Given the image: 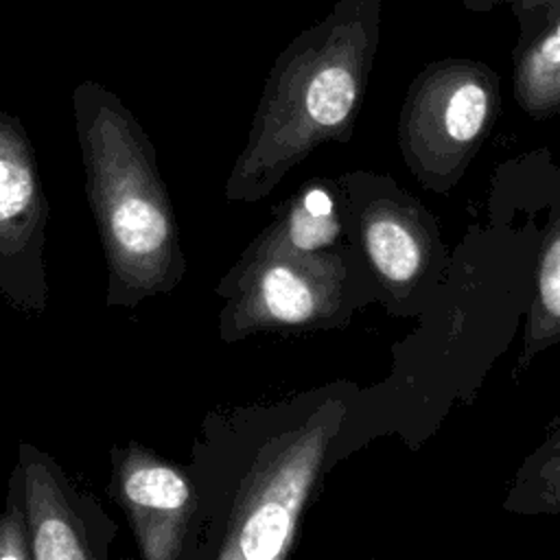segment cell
I'll return each mask as SVG.
<instances>
[{
  "label": "cell",
  "instance_id": "6da1fadb",
  "mask_svg": "<svg viewBox=\"0 0 560 560\" xmlns=\"http://www.w3.org/2000/svg\"><path fill=\"white\" fill-rule=\"evenodd\" d=\"M85 197L105 260V306L136 308L171 293L186 273L175 206L153 140L107 88L72 92Z\"/></svg>",
  "mask_w": 560,
  "mask_h": 560
},
{
  "label": "cell",
  "instance_id": "7a4b0ae2",
  "mask_svg": "<svg viewBox=\"0 0 560 560\" xmlns=\"http://www.w3.org/2000/svg\"><path fill=\"white\" fill-rule=\"evenodd\" d=\"M381 0H339L278 57L225 197H262L315 144L350 125L378 44Z\"/></svg>",
  "mask_w": 560,
  "mask_h": 560
},
{
  "label": "cell",
  "instance_id": "3957f363",
  "mask_svg": "<svg viewBox=\"0 0 560 560\" xmlns=\"http://www.w3.org/2000/svg\"><path fill=\"white\" fill-rule=\"evenodd\" d=\"M326 260L280 247L265 232L217 287L225 298L219 315L221 339L234 341L269 326H300L330 313L337 271L326 273Z\"/></svg>",
  "mask_w": 560,
  "mask_h": 560
},
{
  "label": "cell",
  "instance_id": "277c9868",
  "mask_svg": "<svg viewBox=\"0 0 560 560\" xmlns=\"http://www.w3.org/2000/svg\"><path fill=\"white\" fill-rule=\"evenodd\" d=\"M48 219L35 147L22 120L0 109V298L26 317L48 306Z\"/></svg>",
  "mask_w": 560,
  "mask_h": 560
},
{
  "label": "cell",
  "instance_id": "5b68a950",
  "mask_svg": "<svg viewBox=\"0 0 560 560\" xmlns=\"http://www.w3.org/2000/svg\"><path fill=\"white\" fill-rule=\"evenodd\" d=\"M497 105V77L488 66L468 59L433 63L416 79L402 112L407 160L422 173H446L479 142Z\"/></svg>",
  "mask_w": 560,
  "mask_h": 560
},
{
  "label": "cell",
  "instance_id": "8992f818",
  "mask_svg": "<svg viewBox=\"0 0 560 560\" xmlns=\"http://www.w3.org/2000/svg\"><path fill=\"white\" fill-rule=\"evenodd\" d=\"M109 466L107 494L127 516L140 558H186L197 514L190 472L138 440L114 444Z\"/></svg>",
  "mask_w": 560,
  "mask_h": 560
},
{
  "label": "cell",
  "instance_id": "52a82bcc",
  "mask_svg": "<svg viewBox=\"0 0 560 560\" xmlns=\"http://www.w3.org/2000/svg\"><path fill=\"white\" fill-rule=\"evenodd\" d=\"M18 470L33 560H105L116 521L39 446L18 444Z\"/></svg>",
  "mask_w": 560,
  "mask_h": 560
},
{
  "label": "cell",
  "instance_id": "ba28073f",
  "mask_svg": "<svg viewBox=\"0 0 560 560\" xmlns=\"http://www.w3.org/2000/svg\"><path fill=\"white\" fill-rule=\"evenodd\" d=\"M363 245L381 280L409 284L424 267L422 234L413 228L411 214L376 208L363 217Z\"/></svg>",
  "mask_w": 560,
  "mask_h": 560
},
{
  "label": "cell",
  "instance_id": "9c48e42d",
  "mask_svg": "<svg viewBox=\"0 0 560 560\" xmlns=\"http://www.w3.org/2000/svg\"><path fill=\"white\" fill-rule=\"evenodd\" d=\"M514 94L532 116H547L560 109V11L521 44Z\"/></svg>",
  "mask_w": 560,
  "mask_h": 560
},
{
  "label": "cell",
  "instance_id": "30bf717a",
  "mask_svg": "<svg viewBox=\"0 0 560 560\" xmlns=\"http://www.w3.org/2000/svg\"><path fill=\"white\" fill-rule=\"evenodd\" d=\"M291 249L315 252L330 245L341 225L335 217V203L326 188L311 186L293 201L289 214L284 217V232L269 225Z\"/></svg>",
  "mask_w": 560,
  "mask_h": 560
},
{
  "label": "cell",
  "instance_id": "8fae6325",
  "mask_svg": "<svg viewBox=\"0 0 560 560\" xmlns=\"http://www.w3.org/2000/svg\"><path fill=\"white\" fill-rule=\"evenodd\" d=\"M516 505L529 512H553L560 510V435L547 442L523 468Z\"/></svg>",
  "mask_w": 560,
  "mask_h": 560
},
{
  "label": "cell",
  "instance_id": "7c38bea8",
  "mask_svg": "<svg viewBox=\"0 0 560 560\" xmlns=\"http://www.w3.org/2000/svg\"><path fill=\"white\" fill-rule=\"evenodd\" d=\"M558 335H560V225L553 232L551 241L547 243V249L540 260L538 302H536L532 328H529V341L536 339V343L529 346L527 352L540 350L542 343L556 339Z\"/></svg>",
  "mask_w": 560,
  "mask_h": 560
},
{
  "label": "cell",
  "instance_id": "4fadbf2b",
  "mask_svg": "<svg viewBox=\"0 0 560 560\" xmlns=\"http://www.w3.org/2000/svg\"><path fill=\"white\" fill-rule=\"evenodd\" d=\"M0 560H33L18 466L9 477V492L0 512Z\"/></svg>",
  "mask_w": 560,
  "mask_h": 560
},
{
  "label": "cell",
  "instance_id": "5bb4252c",
  "mask_svg": "<svg viewBox=\"0 0 560 560\" xmlns=\"http://www.w3.org/2000/svg\"><path fill=\"white\" fill-rule=\"evenodd\" d=\"M512 11L521 26V44L529 39L551 15L560 11V0H512Z\"/></svg>",
  "mask_w": 560,
  "mask_h": 560
},
{
  "label": "cell",
  "instance_id": "9a60e30c",
  "mask_svg": "<svg viewBox=\"0 0 560 560\" xmlns=\"http://www.w3.org/2000/svg\"><path fill=\"white\" fill-rule=\"evenodd\" d=\"M470 11H490L499 4H512V0H464Z\"/></svg>",
  "mask_w": 560,
  "mask_h": 560
}]
</instances>
